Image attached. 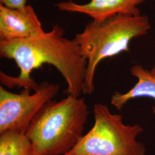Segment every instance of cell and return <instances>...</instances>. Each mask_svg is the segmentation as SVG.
I'll use <instances>...</instances> for the list:
<instances>
[{"instance_id":"6da1fadb","label":"cell","mask_w":155,"mask_h":155,"mask_svg":"<svg viewBox=\"0 0 155 155\" xmlns=\"http://www.w3.org/2000/svg\"><path fill=\"white\" fill-rule=\"evenodd\" d=\"M64 35V29L56 24L49 32L31 38L1 40V57L13 60L20 71L17 77L0 72L1 83L8 88H29L35 91L40 84L31 77V72L48 64L55 67L66 80L67 95L79 97L83 93L87 61L77 43Z\"/></svg>"},{"instance_id":"7a4b0ae2","label":"cell","mask_w":155,"mask_h":155,"mask_svg":"<svg viewBox=\"0 0 155 155\" xmlns=\"http://www.w3.org/2000/svg\"><path fill=\"white\" fill-rule=\"evenodd\" d=\"M90 111L83 98L68 95L47 102L34 117L26 135L36 155H64L83 137Z\"/></svg>"},{"instance_id":"3957f363","label":"cell","mask_w":155,"mask_h":155,"mask_svg":"<svg viewBox=\"0 0 155 155\" xmlns=\"http://www.w3.org/2000/svg\"><path fill=\"white\" fill-rule=\"evenodd\" d=\"M150 29L148 17L145 15H119L104 21H91L74 39L82 54L87 61L83 94L94 92V77L101 61L123 52H129L132 39L143 36Z\"/></svg>"},{"instance_id":"277c9868","label":"cell","mask_w":155,"mask_h":155,"mask_svg":"<svg viewBox=\"0 0 155 155\" xmlns=\"http://www.w3.org/2000/svg\"><path fill=\"white\" fill-rule=\"evenodd\" d=\"M93 112V127L64 155H145L144 144L137 140L144 130L140 125H125L121 114L103 104L94 105Z\"/></svg>"},{"instance_id":"5b68a950","label":"cell","mask_w":155,"mask_h":155,"mask_svg":"<svg viewBox=\"0 0 155 155\" xmlns=\"http://www.w3.org/2000/svg\"><path fill=\"white\" fill-rule=\"evenodd\" d=\"M58 84L44 82L31 93V89L24 88L20 93H13L0 86V134L7 131L26 133L39 111L59 93Z\"/></svg>"},{"instance_id":"8992f818","label":"cell","mask_w":155,"mask_h":155,"mask_svg":"<svg viewBox=\"0 0 155 155\" xmlns=\"http://www.w3.org/2000/svg\"><path fill=\"white\" fill-rule=\"evenodd\" d=\"M45 31L31 5L13 9L0 4V39L12 40L31 38Z\"/></svg>"},{"instance_id":"52a82bcc","label":"cell","mask_w":155,"mask_h":155,"mask_svg":"<svg viewBox=\"0 0 155 155\" xmlns=\"http://www.w3.org/2000/svg\"><path fill=\"white\" fill-rule=\"evenodd\" d=\"M146 0H90L79 4L71 0L61 2L55 6L63 12L85 14L93 21L100 22L116 15L139 16L138 6Z\"/></svg>"},{"instance_id":"ba28073f","label":"cell","mask_w":155,"mask_h":155,"mask_svg":"<svg viewBox=\"0 0 155 155\" xmlns=\"http://www.w3.org/2000/svg\"><path fill=\"white\" fill-rule=\"evenodd\" d=\"M130 74L138 78V82L127 93L121 94L116 92L111 96V104L118 110H121L129 100L139 97H149L155 100V77L150 71L136 64L131 67ZM155 115V106L152 107Z\"/></svg>"},{"instance_id":"9c48e42d","label":"cell","mask_w":155,"mask_h":155,"mask_svg":"<svg viewBox=\"0 0 155 155\" xmlns=\"http://www.w3.org/2000/svg\"><path fill=\"white\" fill-rule=\"evenodd\" d=\"M0 155H36L26 134L7 131L0 134Z\"/></svg>"},{"instance_id":"30bf717a","label":"cell","mask_w":155,"mask_h":155,"mask_svg":"<svg viewBox=\"0 0 155 155\" xmlns=\"http://www.w3.org/2000/svg\"><path fill=\"white\" fill-rule=\"evenodd\" d=\"M0 1L1 4L7 7L13 9H19L27 5V2L28 0H0Z\"/></svg>"},{"instance_id":"8fae6325","label":"cell","mask_w":155,"mask_h":155,"mask_svg":"<svg viewBox=\"0 0 155 155\" xmlns=\"http://www.w3.org/2000/svg\"><path fill=\"white\" fill-rule=\"evenodd\" d=\"M150 74L155 77V66L150 71Z\"/></svg>"}]
</instances>
